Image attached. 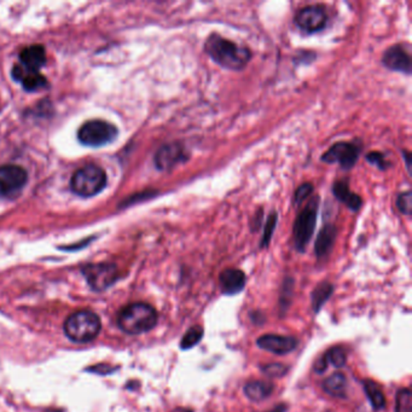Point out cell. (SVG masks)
I'll return each instance as SVG.
<instances>
[{"label": "cell", "mask_w": 412, "mask_h": 412, "mask_svg": "<svg viewBox=\"0 0 412 412\" xmlns=\"http://www.w3.org/2000/svg\"><path fill=\"white\" fill-rule=\"evenodd\" d=\"M328 367H329V363H328L327 357H325V354H323V355H321V357L316 360V363H314V372H317L319 375H322V374L327 371Z\"/></svg>", "instance_id": "cell-32"}, {"label": "cell", "mask_w": 412, "mask_h": 412, "mask_svg": "<svg viewBox=\"0 0 412 412\" xmlns=\"http://www.w3.org/2000/svg\"><path fill=\"white\" fill-rule=\"evenodd\" d=\"M13 77L15 80L22 82L23 87L27 91L41 90L44 86L47 85L45 77L41 75V73L27 71L21 64L15 66L13 69Z\"/></svg>", "instance_id": "cell-17"}, {"label": "cell", "mask_w": 412, "mask_h": 412, "mask_svg": "<svg viewBox=\"0 0 412 412\" xmlns=\"http://www.w3.org/2000/svg\"><path fill=\"white\" fill-rule=\"evenodd\" d=\"M260 369L264 375L271 377V378H281V377L286 376L288 370H289V367L282 363L267 364Z\"/></svg>", "instance_id": "cell-28"}, {"label": "cell", "mask_w": 412, "mask_h": 412, "mask_svg": "<svg viewBox=\"0 0 412 412\" xmlns=\"http://www.w3.org/2000/svg\"><path fill=\"white\" fill-rule=\"evenodd\" d=\"M363 388L371 408L375 411L385 410L387 406V400H385V395L382 390L381 385L375 381H371V380H365L363 381Z\"/></svg>", "instance_id": "cell-22"}, {"label": "cell", "mask_w": 412, "mask_h": 412, "mask_svg": "<svg viewBox=\"0 0 412 412\" xmlns=\"http://www.w3.org/2000/svg\"><path fill=\"white\" fill-rule=\"evenodd\" d=\"M115 126L103 120H91L81 126L78 132V138L81 144L87 147H103L117 138Z\"/></svg>", "instance_id": "cell-6"}, {"label": "cell", "mask_w": 412, "mask_h": 412, "mask_svg": "<svg viewBox=\"0 0 412 412\" xmlns=\"http://www.w3.org/2000/svg\"><path fill=\"white\" fill-rule=\"evenodd\" d=\"M322 388L332 398L345 399L347 390V378L344 374L335 372L327 377L322 383Z\"/></svg>", "instance_id": "cell-20"}, {"label": "cell", "mask_w": 412, "mask_h": 412, "mask_svg": "<svg viewBox=\"0 0 412 412\" xmlns=\"http://www.w3.org/2000/svg\"><path fill=\"white\" fill-rule=\"evenodd\" d=\"M159 322V314L147 302H135L126 306L117 316V324L128 335H140L152 332Z\"/></svg>", "instance_id": "cell-2"}, {"label": "cell", "mask_w": 412, "mask_h": 412, "mask_svg": "<svg viewBox=\"0 0 412 412\" xmlns=\"http://www.w3.org/2000/svg\"><path fill=\"white\" fill-rule=\"evenodd\" d=\"M274 390V383L267 381L248 382L243 387V393L247 399H249L253 403H260L265 399L269 398Z\"/></svg>", "instance_id": "cell-19"}, {"label": "cell", "mask_w": 412, "mask_h": 412, "mask_svg": "<svg viewBox=\"0 0 412 412\" xmlns=\"http://www.w3.org/2000/svg\"><path fill=\"white\" fill-rule=\"evenodd\" d=\"M334 290H335L334 284L328 282V281H323L319 283L317 287L314 288L311 293V305H312L314 314H318L322 311L328 300L332 297Z\"/></svg>", "instance_id": "cell-21"}, {"label": "cell", "mask_w": 412, "mask_h": 412, "mask_svg": "<svg viewBox=\"0 0 412 412\" xmlns=\"http://www.w3.org/2000/svg\"><path fill=\"white\" fill-rule=\"evenodd\" d=\"M367 162H370L374 166L378 167L381 170H385L390 166V162L385 160V155L378 152H371L367 155Z\"/></svg>", "instance_id": "cell-30"}, {"label": "cell", "mask_w": 412, "mask_h": 412, "mask_svg": "<svg viewBox=\"0 0 412 412\" xmlns=\"http://www.w3.org/2000/svg\"><path fill=\"white\" fill-rule=\"evenodd\" d=\"M28 182L27 172L16 165L0 167V198H11L22 191Z\"/></svg>", "instance_id": "cell-7"}, {"label": "cell", "mask_w": 412, "mask_h": 412, "mask_svg": "<svg viewBox=\"0 0 412 412\" xmlns=\"http://www.w3.org/2000/svg\"><path fill=\"white\" fill-rule=\"evenodd\" d=\"M382 64L390 71L410 75L412 68L410 46L405 44L390 46L382 56Z\"/></svg>", "instance_id": "cell-11"}, {"label": "cell", "mask_w": 412, "mask_h": 412, "mask_svg": "<svg viewBox=\"0 0 412 412\" xmlns=\"http://www.w3.org/2000/svg\"><path fill=\"white\" fill-rule=\"evenodd\" d=\"M293 296H294V279L287 277L283 282L281 295H279V300H278L281 316H284L288 309L290 307Z\"/></svg>", "instance_id": "cell-24"}, {"label": "cell", "mask_w": 412, "mask_h": 412, "mask_svg": "<svg viewBox=\"0 0 412 412\" xmlns=\"http://www.w3.org/2000/svg\"><path fill=\"white\" fill-rule=\"evenodd\" d=\"M395 412H412V393L410 388H400L397 392Z\"/></svg>", "instance_id": "cell-26"}, {"label": "cell", "mask_w": 412, "mask_h": 412, "mask_svg": "<svg viewBox=\"0 0 412 412\" xmlns=\"http://www.w3.org/2000/svg\"><path fill=\"white\" fill-rule=\"evenodd\" d=\"M178 412H193V410H191V409H182Z\"/></svg>", "instance_id": "cell-36"}, {"label": "cell", "mask_w": 412, "mask_h": 412, "mask_svg": "<svg viewBox=\"0 0 412 412\" xmlns=\"http://www.w3.org/2000/svg\"><path fill=\"white\" fill-rule=\"evenodd\" d=\"M332 193L339 201L342 202L344 205L348 207L351 211H359L360 207L363 205L362 198L357 193L351 191L350 186H348V184L346 183L345 180H337L334 183V185H332Z\"/></svg>", "instance_id": "cell-18"}, {"label": "cell", "mask_w": 412, "mask_h": 412, "mask_svg": "<svg viewBox=\"0 0 412 412\" xmlns=\"http://www.w3.org/2000/svg\"><path fill=\"white\" fill-rule=\"evenodd\" d=\"M397 207L402 214L410 215L412 211L411 191H405L399 195L397 198Z\"/></svg>", "instance_id": "cell-29"}, {"label": "cell", "mask_w": 412, "mask_h": 412, "mask_svg": "<svg viewBox=\"0 0 412 412\" xmlns=\"http://www.w3.org/2000/svg\"><path fill=\"white\" fill-rule=\"evenodd\" d=\"M294 22L309 34L318 33L327 26V10L323 5H307L296 13Z\"/></svg>", "instance_id": "cell-9"}, {"label": "cell", "mask_w": 412, "mask_h": 412, "mask_svg": "<svg viewBox=\"0 0 412 412\" xmlns=\"http://www.w3.org/2000/svg\"><path fill=\"white\" fill-rule=\"evenodd\" d=\"M324 354L327 357L328 363L332 364L336 369H341L347 363V353L342 346H334Z\"/></svg>", "instance_id": "cell-25"}, {"label": "cell", "mask_w": 412, "mask_h": 412, "mask_svg": "<svg viewBox=\"0 0 412 412\" xmlns=\"http://www.w3.org/2000/svg\"><path fill=\"white\" fill-rule=\"evenodd\" d=\"M362 148L350 142H337L332 144L328 152L323 154L322 161L327 163H337L344 170H351L358 161Z\"/></svg>", "instance_id": "cell-8"}, {"label": "cell", "mask_w": 412, "mask_h": 412, "mask_svg": "<svg viewBox=\"0 0 412 412\" xmlns=\"http://www.w3.org/2000/svg\"><path fill=\"white\" fill-rule=\"evenodd\" d=\"M319 198H314L296 216L294 223V246L299 253H304L314 237L316 221L318 214Z\"/></svg>", "instance_id": "cell-5"}, {"label": "cell", "mask_w": 412, "mask_h": 412, "mask_svg": "<svg viewBox=\"0 0 412 412\" xmlns=\"http://www.w3.org/2000/svg\"><path fill=\"white\" fill-rule=\"evenodd\" d=\"M220 289L224 295H237L246 288L247 277L242 270L226 269L219 276Z\"/></svg>", "instance_id": "cell-14"}, {"label": "cell", "mask_w": 412, "mask_h": 412, "mask_svg": "<svg viewBox=\"0 0 412 412\" xmlns=\"http://www.w3.org/2000/svg\"><path fill=\"white\" fill-rule=\"evenodd\" d=\"M86 281L94 290H105L117 279V269L114 264H91L82 269Z\"/></svg>", "instance_id": "cell-10"}, {"label": "cell", "mask_w": 412, "mask_h": 412, "mask_svg": "<svg viewBox=\"0 0 412 412\" xmlns=\"http://www.w3.org/2000/svg\"><path fill=\"white\" fill-rule=\"evenodd\" d=\"M278 214L276 212H272L267 218V221L265 224L264 235L261 238V243H260V248H267L271 242V238L274 236V229L277 225Z\"/></svg>", "instance_id": "cell-27"}, {"label": "cell", "mask_w": 412, "mask_h": 412, "mask_svg": "<svg viewBox=\"0 0 412 412\" xmlns=\"http://www.w3.org/2000/svg\"><path fill=\"white\" fill-rule=\"evenodd\" d=\"M251 322L254 323L256 325H263L266 322L264 314L260 312V311H253V312H251Z\"/></svg>", "instance_id": "cell-33"}, {"label": "cell", "mask_w": 412, "mask_h": 412, "mask_svg": "<svg viewBox=\"0 0 412 412\" xmlns=\"http://www.w3.org/2000/svg\"><path fill=\"white\" fill-rule=\"evenodd\" d=\"M312 191H314V186L311 184H302L295 191V205H297V206L301 205L302 202L305 201L306 198H309Z\"/></svg>", "instance_id": "cell-31"}, {"label": "cell", "mask_w": 412, "mask_h": 412, "mask_svg": "<svg viewBox=\"0 0 412 412\" xmlns=\"http://www.w3.org/2000/svg\"><path fill=\"white\" fill-rule=\"evenodd\" d=\"M287 411V406H286V404H279L277 406H274L271 411L269 412H286Z\"/></svg>", "instance_id": "cell-35"}, {"label": "cell", "mask_w": 412, "mask_h": 412, "mask_svg": "<svg viewBox=\"0 0 412 412\" xmlns=\"http://www.w3.org/2000/svg\"><path fill=\"white\" fill-rule=\"evenodd\" d=\"M299 342L294 336L266 334L256 339V346L260 350L266 351L276 355H286L296 350Z\"/></svg>", "instance_id": "cell-13"}, {"label": "cell", "mask_w": 412, "mask_h": 412, "mask_svg": "<svg viewBox=\"0 0 412 412\" xmlns=\"http://www.w3.org/2000/svg\"><path fill=\"white\" fill-rule=\"evenodd\" d=\"M403 157L405 162H406V167H408V170L410 172V168H411V155L408 152H403Z\"/></svg>", "instance_id": "cell-34"}, {"label": "cell", "mask_w": 412, "mask_h": 412, "mask_svg": "<svg viewBox=\"0 0 412 412\" xmlns=\"http://www.w3.org/2000/svg\"><path fill=\"white\" fill-rule=\"evenodd\" d=\"M107 185V175L103 168L96 165H86L74 173L71 180L73 191L81 198H92L101 193Z\"/></svg>", "instance_id": "cell-4"}, {"label": "cell", "mask_w": 412, "mask_h": 412, "mask_svg": "<svg viewBox=\"0 0 412 412\" xmlns=\"http://www.w3.org/2000/svg\"><path fill=\"white\" fill-rule=\"evenodd\" d=\"M63 329L69 340L77 344H87L99 335L102 323L94 312L82 309L71 314L66 319Z\"/></svg>", "instance_id": "cell-3"}, {"label": "cell", "mask_w": 412, "mask_h": 412, "mask_svg": "<svg viewBox=\"0 0 412 412\" xmlns=\"http://www.w3.org/2000/svg\"><path fill=\"white\" fill-rule=\"evenodd\" d=\"M20 62L24 69L31 72H39V69L46 63L44 46L33 45L26 47L20 54Z\"/></svg>", "instance_id": "cell-16"}, {"label": "cell", "mask_w": 412, "mask_h": 412, "mask_svg": "<svg viewBox=\"0 0 412 412\" xmlns=\"http://www.w3.org/2000/svg\"><path fill=\"white\" fill-rule=\"evenodd\" d=\"M188 160V153L180 143L162 145L154 157V162H155L157 170H163V172L173 170L175 166H178L180 163H184Z\"/></svg>", "instance_id": "cell-12"}, {"label": "cell", "mask_w": 412, "mask_h": 412, "mask_svg": "<svg viewBox=\"0 0 412 412\" xmlns=\"http://www.w3.org/2000/svg\"><path fill=\"white\" fill-rule=\"evenodd\" d=\"M205 51L220 67L230 71H242L251 59V50L238 45L218 33H213L207 38Z\"/></svg>", "instance_id": "cell-1"}, {"label": "cell", "mask_w": 412, "mask_h": 412, "mask_svg": "<svg viewBox=\"0 0 412 412\" xmlns=\"http://www.w3.org/2000/svg\"><path fill=\"white\" fill-rule=\"evenodd\" d=\"M336 235H337V230L335 225L327 224L323 226L314 244V254L317 256V259H324L330 254L335 243Z\"/></svg>", "instance_id": "cell-15"}, {"label": "cell", "mask_w": 412, "mask_h": 412, "mask_svg": "<svg viewBox=\"0 0 412 412\" xmlns=\"http://www.w3.org/2000/svg\"><path fill=\"white\" fill-rule=\"evenodd\" d=\"M205 335V329L201 325H193L184 334L183 339L180 340L179 347L183 351H189L196 347L201 342Z\"/></svg>", "instance_id": "cell-23"}]
</instances>
